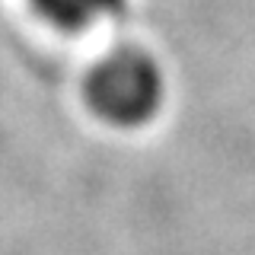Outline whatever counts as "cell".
<instances>
[{"mask_svg":"<svg viewBox=\"0 0 255 255\" xmlns=\"http://www.w3.org/2000/svg\"><path fill=\"white\" fill-rule=\"evenodd\" d=\"M93 106L112 122H143L159 102V74L156 64L140 51H118L99 64L90 83Z\"/></svg>","mask_w":255,"mask_h":255,"instance_id":"obj_1","label":"cell"},{"mask_svg":"<svg viewBox=\"0 0 255 255\" xmlns=\"http://www.w3.org/2000/svg\"><path fill=\"white\" fill-rule=\"evenodd\" d=\"M42 13L64 29H83L96 19H106L122 6V0H35Z\"/></svg>","mask_w":255,"mask_h":255,"instance_id":"obj_2","label":"cell"}]
</instances>
